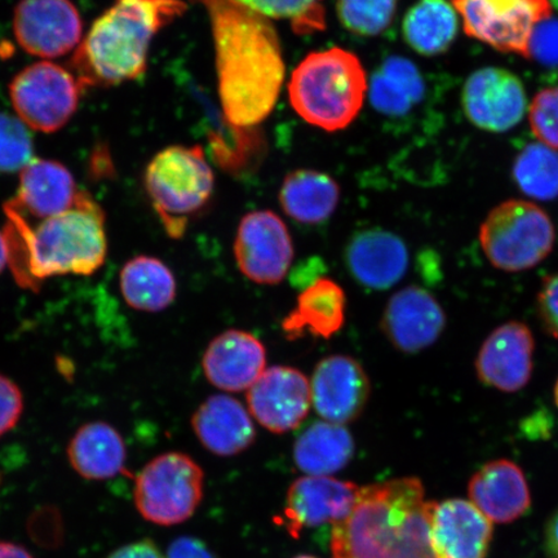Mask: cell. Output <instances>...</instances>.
Instances as JSON below:
<instances>
[{"instance_id": "1", "label": "cell", "mask_w": 558, "mask_h": 558, "mask_svg": "<svg viewBox=\"0 0 558 558\" xmlns=\"http://www.w3.org/2000/svg\"><path fill=\"white\" fill-rule=\"evenodd\" d=\"M193 2L211 24L222 114L235 128H257L274 111L286 74L274 23L234 0Z\"/></svg>"}, {"instance_id": "2", "label": "cell", "mask_w": 558, "mask_h": 558, "mask_svg": "<svg viewBox=\"0 0 558 558\" xmlns=\"http://www.w3.org/2000/svg\"><path fill=\"white\" fill-rule=\"evenodd\" d=\"M428 501L417 477L360 486L352 512L335 523L332 558H437Z\"/></svg>"}, {"instance_id": "3", "label": "cell", "mask_w": 558, "mask_h": 558, "mask_svg": "<svg viewBox=\"0 0 558 558\" xmlns=\"http://www.w3.org/2000/svg\"><path fill=\"white\" fill-rule=\"evenodd\" d=\"M11 242L10 267L25 289H39L54 276H90L99 270L108 253L105 215L90 195L81 191L75 205L53 218L27 225L5 213Z\"/></svg>"}, {"instance_id": "4", "label": "cell", "mask_w": 558, "mask_h": 558, "mask_svg": "<svg viewBox=\"0 0 558 558\" xmlns=\"http://www.w3.org/2000/svg\"><path fill=\"white\" fill-rule=\"evenodd\" d=\"M186 11L184 0H114L83 37L70 70L85 89L142 78L153 39Z\"/></svg>"}, {"instance_id": "5", "label": "cell", "mask_w": 558, "mask_h": 558, "mask_svg": "<svg viewBox=\"0 0 558 558\" xmlns=\"http://www.w3.org/2000/svg\"><path fill=\"white\" fill-rule=\"evenodd\" d=\"M367 90L359 56L340 47L306 54L289 83L292 109L306 123L327 132L344 130L355 121Z\"/></svg>"}, {"instance_id": "6", "label": "cell", "mask_w": 558, "mask_h": 558, "mask_svg": "<svg viewBox=\"0 0 558 558\" xmlns=\"http://www.w3.org/2000/svg\"><path fill=\"white\" fill-rule=\"evenodd\" d=\"M144 185L167 234L181 239L213 199L215 177L202 146L172 145L146 166Z\"/></svg>"}, {"instance_id": "7", "label": "cell", "mask_w": 558, "mask_h": 558, "mask_svg": "<svg viewBox=\"0 0 558 558\" xmlns=\"http://www.w3.org/2000/svg\"><path fill=\"white\" fill-rule=\"evenodd\" d=\"M556 232L549 215L533 202L509 199L494 207L480 228V243L494 268L519 274L553 253Z\"/></svg>"}, {"instance_id": "8", "label": "cell", "mask_w": 558, "mask_h": 558, "mask_svg": "<svg viewBox=\"0 0 558 558\" xmlns=\"http://www.w3.org/2000/svg\"><path fill=\"white\" fill-rule=\"evenodd\" d=\"M205 473L184 452L162 453L146 464L135 481L140 514L159 526L190 520L204 498Z\"/></svg>"}, {"instance_id": "9", "label": "cell", "mask_w": 558, "mask_h": 558, "mask_svg": "<svg viewBox=\"0 0 558 558\" xmlns=\"http://www.w3.org/2000/svg\"><path fill=\"white\" fill-rule=\"evenodd\" d=\"M83 90L72 70L45 60L13 76L10 99L27 129L53 134L72 120Z\"/></svg>"}, {"instance_id": "10", "label": "cell", "mask_w": 558, "mask_h": 558, "mask_svg": "<svg viewBox=\"0 0 558 558\" xmlns=\"http://www.w3.org/2000/svg\"><path fill=\"white\" fill-rule=\"evenodd\" d=\"M469 37L527 59L532 34L553 16L549 0H450Z\"/></svg>"}, {"instance_id": "11", "label": "cell", "mask_w": 558, "mask_h": 558, "mask_svg": "<svg viewBox=\"0 0 558 558\" xmlns=\"http://www.w3.org/2000/svg\"><path fill=\"white\" fill-rule=\"evenodd\" d=\"M233 251L241 274L259 284L281 283L295 256L288 227L268 209L243 216Z\"/></svg>"}, {"instance_id": "12", "label": "cell", "mask_w": 558, "mask_h": 558, "mask_svg": "<svg viewBox=\"0 0 558 558\" xmlns=\"http://www.w3.org/2000/svg\"><path fill=\"white\" fill-rule=\"evenodd\" d=\"M12 24L19 46L46 61L74 53L85 37L81 13L72 0H21Z\"/></svg>"}, {"instance_id": "13", "label": "cell", "mask_w": 558, "mask_h": 558, "mask_svg": "<svg viewBox=\"0 0 558 558\" xmlns=\"http://www.w3.org/2000/svg\"><path fill=\"white\" fill-rule=\"evenodd\" d=\"M254 421L275 435L300 427L312 409L311 380L291 366L267 367L246 393Z\"/></svg>"}, {"instance_id": "14", "label": "cell", "mask_w": 558, "mask_h": 558, "mask_svg": "<svg viewBox=\"0 0 558 558\" xmlns=\"http://www.w3.org/2000/svg\"><path fill=\"white\" fill-rule=\"evenodd\" d=\"M312 407L323 421L347 425L364 413L372 383L351 355L333 354L318 362L311 379Z\"/></svg>"}, {"instance_id": "15", "label": "cell", "mask_w": 558, "mask_h": 558, "mask_svg": "<svg viewBox=\"0 0 558 558\" xmlns=\"http://www.w3.org/2000/svg\"><path fill=\"white\" fill-rule=\"evenodd\" d=\"M463 110L476 128L506 132L526 113V90L519 76L501 68H483L470 75L462 90Z\"/></svg>"}, {"instance_id": "16", "label": "cell", "mask_w": 558, "mask_h": 558, "mask_svg": "<svg viewBox=\"0 0 558 558\" xmlns=\"http://www.w3.org/2000/svg\"><path fill=\"white\" fill-rule=\"evenodd\" d=\"M534 351L535 341L527 325L511 320L499 326L480 348L474 364L478 380L504 393L519 392L532 379Z\"/></svg>"}, {"instance_id": "17", "label": "cell", "mask_w": 558, "mask_h": 558, "mask_svg": "<svg viewBox=\"0 0 558 558\" xmlns=\"http://www.w3.org/2000/svg\"><path fill=\"white\" fill-rule=\"evenodd\" d=\"M359 485L332 476H304L291 484L281 522L292 538L303 530L348 518L357 499Z\"/></svg>"}, {"instance_id": "18", "label": "cell", "mask_w": 558, "mask_h": 558, "mask_svg": "<svg viewBox=\"0 0 558 558\" xmlns=\"http://www.w3.org/2000/svg\"><path fill=\"white\" fill-rule=\"evenodd\" d=\"M446 327L438 300L418 286L397 291L384 310L381 331L397 351L415 354L434 345Z\"/></svg>"}, {"instance_id": "19", "label": "cell", "mask_w": 558, "mask_h": 558, "mask_svg": "<svg viewBox=\"0 0 558 558\" xmlns=\"http://www.w3.org/2000/svg\"><path fill=\"white\" fill-rule=\"evenodd\" d=\"M432 547L437 558H486L493 522L471 500L428 501Z\"/></svg>"}, {"instance_id": "20", "label": "cell", "mask_w": 558, "mask_h": 558, "mask_svg": "<svg viewBox=\"0 0 558 558\" xmlns=\"http://www.w3.org/2000/svg\"><path fill=\"white\" fill-rule=\"evenodd\" d=\"M81 191L73 173L58 160L33 158L20 171L16 197L4 211L29 221H44L68 211L75 205Z\"/></svg>"}, {"instance_id": "21", "label": "cell", "mask_w": 558, "mask_h": 558, "mask_svg": "<svg viewBox=\"0 0 558 558\" xmlns=\"http://www.w3.org/2000/svg\"><path fill=\"white\" fill-rule=\"evenodd\" d=\"M344 260L354 281L368 290L393 288L407 275L409 250L399 235L389 230H360L344 251Z\"/></svg>"}, {"instance_id": "22", "label": "cell", "mask_w": 558, "mask_h": 558, "mask_svg": "<svg viewBox=\"0 0 558 558\" xmlns=\"http://www.w3.org/2000/svg\"><path fill=\"white\" fill-rule=\"evenodd\" d=\"M202 368L221 392H247L267 369V349L253 333L227 330L208 344Z\"/></svg>"}, {"instance_id": "23", "label": "cell", "mask_w": 558, "mask_h": 558, "mask_svg": "<svg viewBox=\"0 0 558 558\" xmlns=\"http://www.w3.org/2000/svg\"><path fill=\"white\" fill-rule=\"evenodd\" d=\"M470 500L488 520L509 523L522 518L532 506V494L520 465L508 459L493 460L473 474Z\"/></svg>"}, {"instance_id": "24", "label": "cell", "mask_w": 558, "mask_h": 558, "mask_svg": "<svg viewBox=\"0 0 558 558\" xmlns=\"http://www.w3.org/2000/svg\"><path fill=\"white\" fill-rule=\"evenodd\" d=\"M192 428L206 450L235 457L255 442L256 428L248 409L228 395H215L195 410Z\"/></svg>"}, {"instance_id": "25", "label": "cell", "mask_w": 558, "mask_h": 558, "mask_svg": "<svg viewBox=\"0 0 558 558\" xmlns=\"http://www.w3.org/2000/svg\"><path fill=\"white\" fill-rule=\"evenodd\" d=\"M347 296L333 279L320 277L305 288L296 305L282 320V331L289 340L305 337L329 340L345 324Z\"/></svg>"}, {"instance_id": "26", "label": "cell", "mask_w": 558, "mask_h": 558, "mask_svg": "<svg viewBox=\"0 0 558 558\" xmlns=\"http://www.w3.org/2000/svg\"><path fill=\"white\" fill-rule=\"evenodd\" d=\"M367 96L373 108L390 121L407 120L427 97V82L413 61L388 56L368 83Z\"/></svg>"}, {"instance_id": "27", "label": "cell", "mask_w": 558, "mask_h": 558, "mask_svg": "<svg viewBox=\"0 0 558 558\" xmlns=\"http://www.w3.org/2000/svg\"><path fill=\"white\" fill-rule=\"evenodd\" d=\"M125 458L128 451L120 432L105 422L82 425L68 446L70 465L87 480L118 476L124 470Z\"/></svg>"}, {"instance_id": "28", "label": "cell", "mask_w": 558, "mask_h": 558, "mask_svg": "<svg viewBox=\"0 0 558 558\" xmlns=\"http://www.w3.org/2000/svg\"><path fill=\"white\" fill-rule=\"evenodd\" d=\"M340 186L330 174L295 170L283 179L279 204L292 220L305 226L323 225L339 206Z\"/></svg>"}, {"instance_id": "29", "label": "cell", "mask_w": 558, "mask_h": 558, "mask_svg": "<svg viewBox=\"0 0 558 558\" xmlns=\"http://www.w3.org/2000/svg\"><path fill=\"white\" fill-rule=\"evenodd\" d=\"M354 438L347 425L316 422L296 438L294 462L306 476H332L351 463Z\"/></svg>"}, {"instance_id": "30", "label": "cell", "mask_w": 558, "mask_h": 558, "mask_svg": "<svg viewBox=\"0 0 558 558\" xmlns=\"http://www.w3.org/2000/svg\"><path fill=\"white\" fill-rule=\"evenodd\" d=\"M124 302L140 312H162L178 294L177 278L158 257L142 255L124 264L120 276Z\"/></svg>"}, {"instance_id": "31", "label": "cell", "mask_w": 558, "mask_h": 558, "mask_svg": "<svg viewBox=\"0 0 558 558\" xmlns=\"http://www.w3.org/2000/svg\"><path fill=\"white\" fill-rule=\"evenodd\" d=\"M459 29V15L449 0H417L402 23L411 50L427 58L449 51Z\"/></svg>"}, {"instance_id": "32", "label": "cell", "mask_w": 558, "mask_h": 558, "mask_svg": "<svg viewBox=\"0 0 558 558\" xmlns=\"http://www.w3.org/2000/svg\"><path fill=\"white\" fill-rule=\"evenodd\" d=\"M513 179L523 194L538 201L558 197V150L542 143L525 146L514 160Z\"/></svg>"}, {"instance_id": "33", "label": "cell", "mask_w": 558, "mask_h": 558, "mask_svg": "<svg viewBox=\"0 0 558 558\" xmlns=\"http://www.w3.org/2000/svg\"><path fill=\"white\" fill-rule=\"evenodd\" d=\"M269 20H289L298 34L324 31L325 0H234Z\"/></svg>"}, {"instance_id": "34", "label": "cell", "mask_w": 558, "mask_h": 558, "mask_svg": "<svg viewBox=\"0 0 558 558\" xmlns=\"http://www.w3.org/2000/svg\"><path fill=\"white\" fill-rule=\"evenodd\" d=\"M399 0H338L337 15L349 33L378 37L392 25Z\"/></svg>"}, {"instance_id": "35", "label": "cell", "mask_w": 558, "mask_h": 558, "mask_svg": "<svg viewBox=\"0 0 558 558\" xmlns=\"http://www.w3.org/2000/svg\"><path fill=\"white\" fill-rule=\"evenodd\" d=\"M33 153L31 130L16 116L0 113V173L23 170Z\"/></svg>"}, {"instance_id": "36", "label": "cell", "mask_w": 558, "mask_h": 558, "mask_svg": "<svg viewBox=\"0 0 558 558\" xmlns=\"http://www.w3.org/2000/svg\"><path fill=\"white\" fill-rule=\"evenodd\" d=\"M529 121L539 143L558 150V87L544 88L535 95Z\"/></svg>"}, {"instance_id": "37", "label": "cell", "mask_w": 558, "mask_h": 558, "mask_svg": "<svg viewBox=\"0 0 558 558\" xmlns=\"http://www.w3.org/2000/svg\"><path fill=\"white\" fill-rule=\"evenodd\" d=\"M527 59L543 66H558V19L550 16L536 25L530 38Z\"/></svg>"}, {"instance_id": "38", "label": "cell", "mask_w": 558, "mask_h": 558, "mask_svg": "<svg viewBox=\"0 0 558 558\" xmlns=\"http://www.w3.org/2000/svg\"><path fill=\"white\" fill-rule=\"evenodd\" d=\"M24 411V396L17 384L0 375V437L16 427Z\"/></svg>"}, {"instance_id": "39", "label": "cell", "mask_w": 558, "mask_h": 558, "mask_svg": "<svg viewBox=\"0 0 558 558\" xmlns=\"http://www.w3.org/2000/svg\"><path fill=\"white\" fill-rule=\"evenodd\" d=\"M536 305L543 329L558 339V274L544 279Z\"/></svg>"}, {"instance_id": "40", "label": "cell", "mask_w": 558, "mask_h": 558, "mask_svg": "<svg viewBox=\"0 0 558 558\" xmlns=\"http://www.w3.org/2000/svg\"><path fill=\"white\" fill-rule=\"evenodd\" d=\"M167 558H218L206 544L193 536H181L173 541Z\"/></svg>"}, {"instance_id": "41", "label": "cell", "mask_w": 558, "mask_h": 558, "mask_svg": "<svg viewBox=\"0 0 558 558\" xmlns=\"http://www.w3.org/2000/svg\"><path fill=\"white\" fill-rule=\"evenodd\" d=\"M108 558H165L159 548L149 539L128 544L114 550Z\"/></svg>"}, {"instance_id": "42", "label": "cell", "mask_w": 558, "mask_h": 558, "mask_svg": "<svg viewBox=\"0 0 558 558\" xmlns=\"http://www.w3.org/2000/svg\"><path fill=\"white\" fill-rule=\"evenodd\" d=\"M544 546L549 558H558V511L548 522Z\"/></svg>"}, {"instance_id": "43", "label": "cell", "mask_w": 558, "mask_h": 558, "mask_svg": "<svg viewBox=\"0 0 558 558\" xmlns=\"http://www.w3.org/2000/svg\"><path fill=\"white\" fill-rule=\"evenodd\" d=\"M0 558H34L24 547L15 543L0 542Z\"/></svg>"}, {"instance_id": "44", "label": "cell", "mask_w": 558, "mask_h": 558, "mask_svg": "<svg viewBox=\"0 0 558 558\" xmlns=\"http://www.w3.org/2000/svg\"><path fill=\"white\" fill-rule=\"evenodd\" d=\"M11 260V242L5 228L0 229V274L4 270Z\"/></svg>"}, {"instance_id": "45", "label": "cell", "mask_w": 558, "mask_h": 558, "mask_svg": "<svg viewBox=\"0 0 558 558\" xmlns=\"http://www.w3.org/2000/svg\"><path fill=\"white\" fill-rule=\"evenodd\" d=\"M554 397H555L556 407L558 409V379H557V383H556V386H555Z\"/></svg>"}, {"instance_id": "46", "label": "cell", "mask_w": 558, "mask_h": 558, "mask_svg": "<svg viewBox=\"0 0 558 558\" xmlns=\"http://www.w3.org/2000/svg\"><path fill=\"white\" fill-rule=\"evenodd\" d=\"M550 5H555L558 10V0H549Z\"/></svg>"}, {"instance_id": "47", "label": "cell", "mask_w": 558, "mask_h": 558, "mask_svg": "<svg viewBox=\"0 0 558 558\" xmlns=\"http://www.w3.org/2000/svg\"><path fill=\"white\" fill-rule=\"evenodd\" d=\"M294 558H317V557L310 556V555H300V556H296Z\"/></svg>"}]
</instances>
